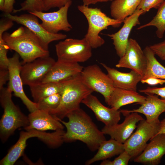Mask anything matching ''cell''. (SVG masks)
Returning a JSON list of instances; mask_svg holds the SVG:
<instances>
[{
    "instance_id": "1",
    "label": "cell",
    "mask_w": 165,
    "mask_h": 165,
    "mask_svg": "<svg viewBox=\"0 0 165 165\" xmlns=\"http://www.w3.org/2000/svg\"><path fill=\"white\" fill-rule=\"evenodd\" d=\"M68 122L59 120L66 128L63 138L64 142H71L79 140L85 143L91 151L98 149L106 138L90 117L80 108L67 116Z\"/></svg>"
},
{
    "instance_id": "2",
    "label": "cell",
    "mask_w": 165,
    "mask_h": 165,
    "mask_svg": "<svg viewBox=\"0 0 165 165\" xmlns=\"http://www.w3.org/2000/svg\"><path fill=\"white\" fill-rule=\"evenodd\" d=\"M3 39L9 50L15 51L22 59L23 64L40 57L50 56L38 37L25 26H21L11 33L4 32Z\"/></svg>"
},
{
    "instance_id": "3",
    "label": "cell",
    "mask_w": 165,
    "mask_h": 165,
    "mask_svg": "<svg viewBox=\"0 0 165 165\" xmlns=\"http://www.w3.org/2000/svg\"><path fill=\"white\" fill-rule=\"evenodd\" d=\"M80 73L63 81L64 88L61 93L60 104L50 113L59 120L66 117L70 112L80 108L82 101L94 92L83 83Z\"/></svg>"
},
{
    "instance_id": "4",
    "label": "cell",
    "mask_w": 165,
    "mask_h": 165,
    "mask_svg": "<svg viewBox=\"0 0 165 165\" xmlns=\"http://www.w3.org/2000/svg\"><path fill=\"white\" fill-rule=\"evenodd\" d=\"M12 93L7 87L0 90V102L4 110L0 121V137L3 142L6 141L16 129L24 128L29 124L28 116L13 102Z\"/></svg>"
},
{
    "instance_id": "5",
    "label": "cell",
    "mask_w": 165,
    "mask_h": 165,
    "mask_svg": "<svg viewBox=\"0 0 165 165\" xmlns=\"http://www.w3.org/2000/svg\"><path fill=\"white\" fill-rule=\"evenodd\" d=\"M77 8L88 21V29L84 38L92 49L97 48L105 43V40L99 35L101 31L107 29L109 26L119 27L123 22L109 17L100 8L90 7L84 5L78 6Z\"/></svg>"
},
{
    "instance_id": "6",
    "label": "cell",
    "mask_w": 165,
    "mask_h": 165,
    "mask_svg": "<svg viewBox=\"0 0 165 165\" xmlns=\"http://www.w3.org/2000/svg\"><path fill=\"white\" fill-rule=\"evenodd\" d=\"M58 60L75 62H84L92 56V48L84 38L82 39L65 38L55 45Z\"/></svg>"
},
{
    "instance_id": "7",
    "label": "cell",
    "mask_w": 165,
    "mask_h": 165,
    "mask_svg": "<svg viewBox=\"0 0 165 165\" xmlns=\"http://www.w3.org/2000/svg\"><path fill=\"white\" fill-rule=\"evenodd\" d=\"M160 120L159 119L148 122L141 120L135 131L124 143L125 150L134 158L139 155L147 145V142L157 133Z\"/></svg>"
},
{
    "instance_id": "8",
    "label": "cell",
    "mask_w": 165,
    "mask_h": 165,
    "mask_svg": "<svg viewBox=\"0 0 165 165\" xmlns=\"http://www.w3.org/2000/svg\"><path fill=\"white\" fill-rule=\"evenodd\" d=\"M80 75L85 85L93 91L102 95L107 103L115 88L108 75L104 73L97 65L94 64L83 68Z\"/></svg>"
},
{
    "instance_id": "9",
    "label": "cell",
    "mask_w": 165,
    "mask_h": 165,
    "mask_svg": "<svg viewBox=\"0 0 165 165\" xmlns=\"http://www.w3.org/2000/svg\"><path fill=\"white\" fill-rule=\"evenodd\" d=\"M4 16L29 29L38 37L43 48L47 50H49V45L51 42L64 39L67 37L66 35L61 33L53 34L49 32L39 23L38 18L29 13L19 16L5 13Z\"/></svg>"
},
{
    "instance_id": "10",
    "label": "cell",
    "mask_w": 165,
    "mask_h": 165,
    "mask_svg": "<svg viewBox=\"0 0 165 165\" xmlns=\"http://www.w3.org/2000/svg\"><path fill=\"white\" fill-rule=\"evenodd\" d=\"M72 2L71 0H69L65 5L53 12L35 11L28 13L41 20L42 26L51 33H58L61 31H69L72 28L68 18V10Z\"/></svg>"
},
{
    "instance_id": "11",
    "label": "cell",
    "mask_w": 165,
    "mask_h": 165,
    "mask_svg": "<svg viewBox=\"0 0 165 165\" xmlns=\"http://www.w3.org/2000/svg\"><path fill=\"white\" fill-rule=\"evenodd\" d=\"M56 61L49 56L38 58L22 65L20 74L23 85L30 86L41 82Z\"/></svg>"
},
{
    "instance_id": "12",
    "label": "cell",
    "mask_w": 165,
    "mask_h": 165,
    "mask_svg": "<svg viewBox=\"0 0 165 165\" xmlns=\"http://www.w3.org/2000/svg\"><path fill=\"white\" fill-rule=\"evenodd\" d=\"M20 56L16 53L9 58L8 69L9 73L8 88L14 95L19 98L30 112L37 109V103L31 101L26 96L23 89L20 71L22 63L19 60Z\"/></svg>"
},
{
    "instance_id": "13",
    "label": "cell",
    "mask_w": 165,
    "mask_h": 165,
    "mask_svg": "<svg viewBox=\"0 0 165 165\" xmlns=\"http://www.w3.org/2000/svg\"><path fill=\"white\" fill-rule=\"evenodd\" d=\"M116 67L129 68L143 77L147 68V59L143 50L135 39H129L125 52L120 58Z\"/></svg>"
},
{
    "instance_id": "14",
    "label": "cell",
    "mask_w": 165,
    "mask_h": 165,
    "mask_svg": "<svg viewBox=\"0 0 165 165\" xmlns=\"http://www.w3.org/2000/svg\"><path fill=\"white\" fill-rule=\"evenodd\" d=\"M122 123L111 126H105L101 130L104 134H107L117 141L124 143L137 128V123L144 119L138 114L134 112L125 116Z\"/></svg>"
},
{
    "instance_id": "15",
    "label": "cell",
    "mask_w": 165,
    "mask_h": 165,
    "mask_svg": "<svg viewBox=\"0 0 165 165\" xmlns=\"http://www.w3.org/2000/svg\"><path fill=\"white\" fill-rule=\"evenodd\" d=\"M144 12L137 9L131 15L123 21L122 27L117 32L107 35L113 40L116 53L120 57L124 54L128 45L129 37L133 28L140 24L139 18Z\"/></svg>"
},
{
    "instance_id": "16",
    "label": "cell",
    "mask_w": 165,
    "mask_h": 165,
    "mask_svg": "<svg viewBox=\"0 0 165 165\" xmlns=\"http://www.w3.org/2000/svg\"><path fill=\"white\" fill-rule=\"evenodd\" d=\"M143 152L134 158V161L144 165H157L165 155V134L154 136Z\"/></svg>"
},
{
    "instance_id": "17",
    "label": "cell",
    "mask_w": 165,
    "mask_h": 165,
    "mask_svg": "<svg viewBox=\"0 0 165 165\" xmlns=\"http://www.w3.org/2000/svg\"><path fill=\"white\" fill-rule=\"evenodd\" d=\"M82 103L90 108L94 114L97 119L106 126L118 123L121 119L120 110L109 108L103 105L95 96L91 94L87 96Z\"/></svg>"
},
{
    "instance_id": "18",
    "label": "cell",
    "mask_w": 165,
    "mask_h": 165,
    "mask_svg": "<svg viewBox=\"0 0 165 165\" xmlns=\"http://www.w3.org/2000/svg\"><path fill=\"white\" fill-rule=\"evenodd\" d=\"M83 68L78 63L57 60L41 82L63 81L80 74Z\"/></svg>"
},
{
    "instance_id": "19",
    "label": "cell",
    "mask_w": 165,
    "mask_h": 165,
    "mask_svg": "<svg viewBox=\"0 0 165 165\" xmlns=\"http://www.w3.org/2000/svg\"><path fill=\"white\" fill-rule=\"evenodd\" d=\"M29 124L24 128L26 130L35 129L41 131L63 129V124L49 112L37 109L28 116Z\"/></svg>"
},
{
    "instance_id": "20",
    "label": "cell",
    "mask_w": 165,
    "mask_h": 165,
    "mask_svg": "<svg viewBox=\"0 0 165 165\" xmlns=\"http://www.w3.org/2000/svg\"><path fill=\"white\" fill-rule=\"evenodd\" d=\"M155 94H148L145 101L138 108L132 110H120L124 116L134 112L144 115L148 122L159 119L160 115L165 112V99L160 98Z\"/></svg>"
},
{
    "instance_id": "21",
    "label": "cell",
    "mask_w": 165,
    "mask_h": 165,
    "mask_svg": "<svg viewBox=\"0 0 165 165\" xmlns=\"http://www.w3.org/2000/svg\"><path fill=\"white\" fill-rule=\"evenodd\" d=\"M101 64L106 70L115 88L137 91V85L142 78L139 74L132 70L128 72H121L104 63Z\"/></svg>"
},
{
    "instance_id": "22",
    "label": "cell",
    "mask_w": 165,
    "mask_h": 165,
    "mask_svg": "<svg viewBox=\"0 0 165 165\" xmlns=\"http://www.w3.org/2000/svg\"><path fill=\"white\" fill-rule=\"evenodd\" d=\"M146 99V97L141 95L137 91L115 88L107 104L111 108L119 110L122 106L131 104L141 105Z\"/></svg>"
},
{
    "instance_id": "23",
    "label": "cell",
    "mask_w": 165,
    "mask_h": 165,
    "mask_svg": "<svg viewBox=\"0 0 165 165\" xmlns=\"http://www.w3.org/2000/svg\"><path fill=\"white\" fill-rule=\"evenodd\" d=\"M125 150L123 143L111 138L108 140H105L100 144L96 154L87 160L86 165L100 160H104L120 154Z\"/></svg>"
},
{
    "instance_id": "24",
    "label": "cell",
    "mask_w": 165,
    "mask_h": 165,
    "mask_svg": "<svg viewBox=\"0 0 165 165\" xmlns=\"http://www.w3.org/2000/svg\"><path fill=\"white\" fill-rule=\"evenodd\" d=\"M141 0H114L110 7L112 18L123 21L137 10Z\"/></svg>"
},
{
    "instance_id": "25",
    "label": "cell",
    "mask_w": 165,
    "mask_h": 165,
    "mask_svg": "<svg viewBox=\"0 0 165 165\" xmlns=\"http://www.w3.org/2000/svg\"><path fill=\"white\" fill-rule=\"evenodd\" d=\"M29 87L34 102L37 103L48 96L57 93H61L64 88V82H40Z\"/></svg>"
},
{
    "instance_id": "26",
    "label": "cell",
    "mask_w": 165,
    "mask_h": 165,
    "mask_svg": "<svg viewBox=\"0 0 165 165\" xmlns=\"http://www.w3.org/2000/svg\"><path fill=\"white\" fill-rule=\"evenodd\" d=\"M143 51L147 59V67L141 79L154 77L165 80V67L158 61L149 46H146Z\"/></svg>"
},
{
    "instance_id": "27",
    "label": "cell",
    "mask_w": 165,
    "mask_h": 165,
    "mask_svg": "<svg viewBox=\"0 0 165 165\" xmlns=\"http://www.w3.org/2000/svg\"><path fill=\"white\" fill-rule=\"evenodd\" d=\"M151 26L156 28L157 36L159 38H162L165 32V0L158 8L156 14L153 19L149 22L138 27L137 29Z\"/></svg>"
},
{
    "instance_id": "28",
    "label": "cell",
    "mask_w": 165,
    "mask_h": 165,
    "mask_svg": "<svg viewBox=\"0 0 165 165\" xmlns=\"http://www.w3.org/2000/svg\"><path fill=\"white\" fill-rule=\"evenodd\" d=\"M61 98V93H57L45 97L36 103L37 109L50 113L59 107Z\"/></svg>"
},
{
    "instance_id": "29",
    "label": "cell",
    "mask_w": 165,
    "mask_h": 165,
    "mask_svg": "<svg viewBox=\"0 0 165 165\" xmlns=\"http://www.w3.org/2000/svg\"><path fill=\"white\" fill-rule=\"evenodd\" d=\"M20 6L19 9H14L13 13L22 11H27L28 13L35 11H44L43 0H25L20 4Z\"/></svg>"
},
{
    "instance_id": "30",
    "label": "cell",
    "mask_w": 165,
    "mask_h": 165,
    "mask_svg": "<svg viewBox=\"0 0 165 165\" xmlns=\"http://www.w3.org/2000/svg\"><path fill=\"white\" fill-rule=\"evenodd\" d=\"M6 30L0 28V69H8L9 58L7 56L9 48L2 38L3 33Z\"/></svg>"
},
{
    "instance_id": "31",
    "label": "cell",
    "mask_w": 165,
    "mask_h": 165,
    "mask_svg": "<svg viewBox=\"0 0 165 165\" xmlns=\"http://www.w3.org/2000/svg\"><path fill=\"white\" fill-rule=\"evenodd\" d=\"M132 158L131 156L126 150L122 152L118 156L111 161L108 160H103L101 165H127L130 160Z\"/></svg>"
},
{
    "instance_id": "32",
    "label": "cell",
    "mask_w": 165,
    "mask_h": 165,
    "mask_svg": "<svg viewBox=\"0 0 165 165\" xmlns=\"http://www.w3.org/2000/svg\"><path fill=\"white\" fill-rule=\"evenodd\" d=\"M164 0H141L137 9L144 13L152 8H158Z\"/></svg>"
},
{
    "instance_id": "33",
    "label": "cell",
    "mask_w": 165,
    "mask_h": 165,
    "mask_svg": "<svg viewBox=\"0 0 165 165\" xmlns=\"http://www.w3.org/2000/svg\"><path fill=\"white\" fill-rule=\"evenodd\" d=\"M155 54L162 60L165 61V39L163 41L149 46Z\"/></svg>"
},
{
    "instance_id": "34",
    "label": "cell",
    "mask_w": 165,
    "mask_h": 165,
    "mask_svg": "<svg viewBox=\"0 0 165 165\" xmlns=\"http://www.w3.org/2000/svg\"><path fill=\"white\" fill-rule=\"evenodd\" d=\"M139 91L146 95L155 94L160 96L161 98L165 99V86L163 87H148L141 89Z\"/></svg>"
},
{
    "instance_id": "35",
    "label": "cell",
    "mask_w": 165,
    "mask_h": 165,
    "mask_svg": "<svg viewBox=\"0 0 165 165\" xmlns=\"http://www.w3.org/2000/svg\"><path fill=\"white\" fill-rule=\"evenodd\" d=\"M69 0H43L44 11L52 8H59L64 6Z\"/></svg>"
},
{
    "instance_id": "36",
    "label": "cell",
    "mask_w": 165,
    "mask_h": 165,
    "mask_svg": "<svg viewBox=\"0 0 165 165\" xmlns=\"http://www.w3.org/2000/svg\"><path fill=\"white\" fill-rule=\"evenodd\" d=\"M143 84L147 83L151 86L158 84L163 85L165 83V80L154 77H149L144 79H141L140 81Z\"/></svg>"
},
{
    "instance_id": "37",
    "label": "cell",
    "mask_w": 165,
    "mask_h": 165,
    "mask_svg": "<svg viewBox=\"0 0 165 165\" xmlns=\"http://www.w3.org/2000/svg\"><path fill=\"white\" fill-rule=\"evenodd\" d=\"M9 73L8 69H0V90L3 88L9 81Z\"/></svg>"
},
{
    "instance_id": "38",
    "label": "cell",
    "mask_w": 165,
    "mask_h": 165,
    "mask_svg": "<svg viewBox=\"0 0 165 165\" xmlns=\"http://www.w3.org/2000/svg\"><path fill=\"white\" fill-rule=\"evenodd\" d=\"M15 0H5V4L3 12L5 13H11L14 10L13 6Z\"/></svg>"
},
{
    "instance_id": "39",
    "label": "cell",
    "mask_w": 165,
    "mask_h": 165,
    "mask_svg": "<svg viewBox=\"0 0 165 165\" xmlns=\"http://www.w3.org/2000/svg\"><path fill=\"white\" fill-rule=\"evenodd\" d=\"M160 134H165V118L160 121L159 130L156 135Z\"/></svg>"
},
{
    "instance_id": "40",
    "label": "cell",
    "mask_w": 165,
    "mask_h": 165,
    "mask_svg": "<svg viewBox=\"0 0 165 165\" xmlns=\"http://www.w3.org/2000/svg\"><path fill=\"white\" fill-rule=\"evenodd\" d=\"M83 5L89 6L91 4H95L97 3V0H81Z\"/></svg>"
},
{
    "instance_id": "41",
    "label": "cell",
    "mask_w": 165,
    "mask_h": 165,
    "mask_svg": "<svg viewBox=\"0 0 165 165\" xmlns=\"http://www.w3.org/2000/svg\"><path fill=\"white\" fill-rule=\"evenodd\" d=\"M5 4V0H0V10L3 11Z\"/></svg>"
},
{
    "instance_id": "42",
    "label": "cell",
    "mask_w": 165,
    "mask_h": 165,
    "mask_svg": "<svg viewBox=\"0 0 165 165\" xmlns=\"http://www.w3.org/2000/svg\"><path fill=\"white\" fill-rule=\"evenodd\" d=\"M114 0H97L98 2H106L108 1H112Z\"/></svg>"
}]
</instances>
